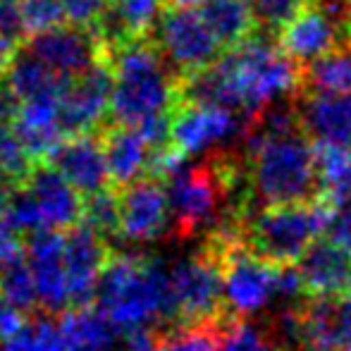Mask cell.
I'll use <instances>...</instances> for the list:
<instances>
[{
	"label": "cell",
	"instance_id": "1",
	"mask_svg": "<svg viewBox=\"0 0 351 351\" xmlns=\"http://www.w3.org/2000/svg\"><path fill=\"white\" fill-rule=\"evenodd\" d=\"M112 93L108 120L139 130L153 148L170 143V117L180 103V77L153 36L120 43L110 56Z\"/></svg>",
	"mask_w": 351,
	"mask_h": 351
},
{
	"label": "cell",
	"instance_id": "2",
	"mask_svg": "<svg viewBox=\"0 0 351 351\" xmlns=\"http://www.w3.org/2000/svg\"><path fill=\"white\" fill-rule=\"evenodd\" d=\"M239 151L244 156L246 213L263 206L328 199L315 162V146H311V136L304 130L270 136L246 130Z\"/></svg>",
	"mask_w": 351,
	"mask_h": 351
},
{
	"label": "cell",
	"instance_id": "3",
	"mask_svg": "<svg viewBox=\"0 0 351 351\" xmlns=\"http://www.w3.org/2000/svg\"><path fill=\"white\" fill-rule=\"evenodd\" d=\"M98 311L115 332L134 335L172 320L170 270L151 256H110L98 280Z\"/></svg>",
	"mask_w": 351,
	"mask_h": 351
},
{
	"label": "cell",
	"instance_id": "4",
	"mask_svg": "<svg viewBox=\"0 0 351 351\" xmlns=\"http://www.w3.org/2000/svg\"><path fill=\"white\" fill-rule=\"evenodd\" d=\"M332 201L254 208L239 217V234L251 251L278 265H296L332 220Z\"/></svg>",
	"mask_w": 351,
	"mask_h": 351
},
{
	"label": "cell",
	"instance_id": "5",
	"mask_svg": "<svg viewBox=\"0 0 351 351\" xmlns=\"http://www.w3.org/2000/svg\"><path fill=\"white\" fill-rule=\"evenodd\" d=\"M151 36L180 79L206 70L225 53L201 10L186 5H167L153 24Z\"/></svg>",
	"mask_w": 351,
	"mask_h": 351
},
{
	"label": "cell",
	"instance_id": "6",
	"mask_svg": "<svg viewBox=\"0 0 351 351\" xmlns=\"http://www.w3.org/2000/svg\"><path fill=\"white\" fill-rule=\"evenodd\" d=\"M170 323H199L225 313L222 273L217 251L208 241L170 268Z\"/></svg>",
	"mask_w": 351,
	"mask_h": 351
},
{
	"label": "cell",
	"instance_id": "7",
	"mask_svg": "<svg viewBox=\"0 0 351 351\" xmlns=\"http://www.w3.org/2000/svg\"><path fill=\"white\" fill-rule=\"evenodd\" d=\"M246 117L213 103L180 101L170 117V146L182 156H206L237 148L246 132Z\"/></svg>",
	"mask_w": 351,
	"mask_h": 351
},
{
	"label": "cell",
	"instance_id": "8",
	"mask_svg": "<svg viewBox=\"0 0 351 351\" xmlns=\"http://www.w3.org/2000/svg\"><path fill=\"white\" fill-rule=\"evenodd\" d=\"M46 67H51L60 79L79 77L91 70L96 62L110 60V48L101 36L98 27L86 24H58L48 32L34 34L24 41Z\"/></svg>",
	"mask_w": 351,
	"mask_h": 351
},
{
	"label": "cell",
	"instance_id": "9",
	"mask_svg": "<svg viewBox=\"0 0 351 351\" xmlns=\"http://www.w3.org/2000/svg\"><path fill=\"white\" fill-rule=\"evenodd\" d=\"M112 93L110 60L96 62L79 77L65 79L60 91V122L67 136L98 132L108 120Z\"/></svg>",
	"mask_w": 351,
	"mask_h": 351
},
{
	"label": "cell",
	"instance_id": "10",
	"mask_svg": "<svg viewBox=\"0 0 351 351\" xmlns=\"http://www.w3.org/2000/svg\"><path fill=\"white\" fill-rule=\"evenodd\" d=\"M120 196V234L130 241H156L172 227L167 186L160 177L143 175L117 189Z\"/></svg>",
	"mask_w": 351,
	"mask_h": 351
},
{
	"label": "cell",
	"instance_id": "11",
	"mask_svg": "<svg viewBox=\"0 0 351 351\" xmlns=\"http://www.w3.org/2000/svg\"><path fill=\"white\" fill-rule=\"evenodd\" d=\"M110 256V241L84 222L65 232V273L67 287H70V308H84L93 304L98 280Z\"/></svg>",
	"mask_w": 351,
	"mask_h": 351
},
{
	"label": "cell",
	"instance_id": "12",
	"mask_svg": "<svg viewBox=\"0 0 351 351\" xmlns=\"http://www.w3.org/2000/svg\"><path fill=\"white\" fill-rule=\"evenodd\" d=\"M36 282L38 308L46 313H65L70 308V287L65 273V232L41 230L24 241Z\"/></svg>",
	"mask_w": 351,
	"mask_h": 351
},
{
	"label": "cell",
	"instance_id": "13",
	"mask_svg": "<svg viewBox=\"0 0 351 351\" xmlns=\"http://www.w3.org/2000/svg\"><path fill=\"white\" fill-rule=\"evenodd\" d=\"M296 311L301 351H351V294L308 296Z\"/></svg>",
	"mask_w": 351,
	"mask_h": 351
},
{
	"label": "cell",
	"instance_id": "14",
	"mask_svg": "<svg viewBox=\"0 0 351 351\" xmlns=\"http://www.w3.org/2000/svg\"><path fill=\"white\" fill-rule=\"evenodd\" d=\"M46 162H51L74 189L82 191L84 199L110 186V172H108L101 132L67 136L48 156Z\"/></svg>",
	"mask_w": 351,
	"mask_h": 351
},
{
	"label": "cell",
	"instance_id": "15",
	"mask_svg": "<svg viewBox=\"0 0 351 351\" xmlns=\"http://www.w3.org/2000/svg\"><path fill=\"white\" fill-rule=\"evenodd\" d=\"M296 270L306 296L351 294V246L335 237H318L299 258Z\"/></svg>",
	"mask_w": 351,
	"mask_h": 351
},
{
	"label": "cell",
	"instance_id": "16",
	"mask_svg": "<svg viewBox=\"0 0 351 351\" xmlns=\"http://www.w3.org/2000/svg\"><path fill=\"white\" fill-rule=\"evenodd\" d=\"M24 186L29 189L46 230L67 232L77 227L84 217V194L51 165L38 162Z\"/></svg>",
	"mask_w": 351,
	"mask_h": 351
},
{
	"label": "cell",
	"instance_id": "17",
	"mask_svg": "<svg viewBox=\"0 0 351 351\" xmlns=\"http://www.w3.org/2000/svg\"><path fill=\"white\" fill-rule=\"evenodd\" d=\"M296 103L301 127L311 139L351 148V91L301 88Z\"/></svg>",
	"mask_w": 351,
	"mask_h": 351
},
{
	"label": "cell",
	"instance_id": "18",
	"mask_svg": "<svg viewBox=\"0 0 351 351\" xmlns=\"http://www.w3.org/2000/svg\"><path fill=\"white\" fill-rule=\"evenodd\" d=\"M278 43L291 60H296L301 67H306L318 60V58L337 51L347 41H344V34L339 32L337 24L320 8L311 5L294 22H289L282 29L278 34Z\"/></svg>",
	"mask_w": 351,
	"mask_h": 351
},
{
	"label": "cell",
	"instance_id": "19",
	"mask_svg": "<svg viewBox=\"0 0 351 351\" xmlns=\"http://www.w3.org/2000/svg\"><path fill=\"white\" fill-rule=\"evenodd\" d=\"M98 132H101L103 139V151H106L112 189H122V186L132 184L139 177L148 175L153 146L139 130L106 122Z\"/></svg>",
	"mask_w": 351,
	"mask_h": 351
},
{
	"label": "cell",
	"instance_id": "20",
	"mask_svg": "<svg viewBox=\"0 0 351 351\" xmlns=\"http://www.w3.org/2000/svg\"><path fill=\"white\" fill-rule=\"evenodd\" d=\"M0 82L24 103V101H36V98L60 96L65 79L58 77L51 67H46L32 51H27L22 46L10 58L8 65H5Z\"/></svg>",
	"mask_w": 351,
	"mask_h": 351
},
{
	"label": "cell",
	"instance_id": "21",
	"mask_svg": "<svg viewBox=\"0 0 351 351\" xmlns=\"http://www.w3.org/2000/svg\"><path fill=\"white\" fill-rule=\"evenodd\" d=\"M234 318L239 315L225 311L199 323H167L153 330L156 351H215Z\"/></svg>",
	"mask_w": 351,
	"mask_h": 351
},
{
	"label": "cell",
	"instance_id": "22",
	"mask_svg": "<svg viewBox=\"0 0 351 351\" xmlns=\"http://www.w3.org/2000/svg\"><path fill=\"white\" fill-rule=\"evenodd\" d=\"M58 323L62 330V351H112L115 328L98 308H67Z\"/></svg>",
	"mask_w": 351,
	"mask_h": 351
},
{
	"label": "cell",
	"instance_id": "23",
	"mask_svg": "<svg viewBox=\"0 0 351 351\" xmlns=\"http://www.w3.org/2000/svg\"><path fill=\"white\" fill-rule=\"evenodd\" d=\"M201 14L225 51L239 46L256 32L254 10L249 0H206L201 5Z\"/></svg>",
	"mask_w": 351,
	"mask_h": 351
},
{
	"label": "cell",
	"instance_id": "24",
	"mask_svg": "<svg viewBox=\"0 0 351 351\" xmlns=\"http://www.w3.org/2000/svg\"><path fill=\"white\" fill-rule=\"evenodd\" d=\"M315 162H318L325 196L335 206V201L351 186V148L315 141Z\"/></svg>",
	"mask_w": 351,
	"mask_h": 351
},
{
	"label": "cell",
	"instance_id": "25",
	"mask_svg": "<svg viewBox=\"0 0 351 351\" xmlns=\"http://www.w3.org/2000/svg\"><path fill=\"white\" fill-rule=\"evenodd\" d=\"M304 88L320 91H351V48L339 46L337 51L318 58L304 67Z\"/></svg>",
	"mask_w": 351,
	"mask_h": 351
},
{
	"label": "cell",
	"instance_id": "26",
	"mask_svg": "<svg viewBox=\"0 0 351 351\" xmlns=\"http://www.w3.org/2000/svg\"><path fill=\"white\" fill-rule=\"evenodd\" d=\"M0 351H62L60 323H56L46 311L29 315L24 328L0 344Z\"/></svg>",
	"mask_w": 351,
	"mask_h": 351
},
{
	"label": "cell",
	"instance_id": "27",
	"mask_svg": "<svg viewBox=\"0 0 351 351\" xmlns=\"http://www.w3.org/2000/svg\"><path fill=\"white\" fill-rule=\"evenodd\" d=\"M0 294L14 304L17 308H22L24 313H34L38 306V294H36V282H34V273L29 261H24V256L10 261L0 268Z\"/></svg>",
	"mask_w": 351,
	"mask_h": 351
},
{
	"label": "cell",
	"instance_id": "28",
	"mask_svg": "<svg viewBox=\"0 0 351 351\" xmlns=\"http://www.w3.org/2000/svg\"><path fill=\"white\" fill-rule=\"evenodd\" d=\"M82 222L96 230L101 237H106L108 241L120 239V196H117V189L108 186L98 194L86 196Z\"/></svg>",
	"mask_w": 351,
	"mask_h": 351
},
{
	"label": "cell",
	"instance_id": "29",
	"mask_svg": "<svg viewBox=\"0 0 351 351\" xmlns=\"http://www.w3.org/2000/svg\"><path fill=\"white\" fill-rule=\"evenodd\" d=\"M254 10L256 29L278 38V34L294 22L304 10H308L315 0H249Z\"/></svg>",
	"mask_w": 351,
	"mask_h": 351
},
{
	"label": "cell",
	"instance_id": "30",
	"mask_svg": "<svg viewBox=\"0 0 351 351\" xmlns=\"http://www.w3.org/2000/svg\"><path fill=\"white\" fill-rule=\"evenodd\" d=\"M215 351H280L270 328L251 323L249 318H234Z\"/></svg>",
	"mask_w": 351,
	"mask_h": 351
},
{
	"label": "cell",
	"instance_id": "31",
	"mask_svg": "<svg viewBox=\"0 0 351 351\" xmlns=\"http://www.w3.org/2000/svg\"><path fill=\"white\" fill-rule=\"evenodd\" d=\"M27 41V29L22 22L19 0H0V67L10 62V58Z\"/></svg>",
	"mask_w": 351,
	"mask_h": 351
},
{
	"label": "cell",
	"instance_id": "32",
	"mask_svg": "<svg viewBox=\"0 0 351 351\" xmlns=\"http://www.w3.org/2000/svg\"><path fill=\"white\" fill-rule=\"evenodd\" d=\"M19 10H22L27 38L34 36V34L48 32L58 24H65L67 19L60 0H19Z\"/></svg>",
	"mask_w": 351,
	"mask_h": 351
},
{
	"label": "cell",
	"instance_id": "33",
	"mask_svg": "<svg viewBox=\"0 0 351 351\" xmlns=\"http://www.w3.org/2000/svg\"><path fill=\"white\" fill-rule=\"evenodd\" d=\"M112 0H60L67 19L74 24H86V27H98L106 12L110 10Z\"/></svg>",
	"mask_w": 351,
	"mask_h": 351
},
{
	"label": "cell",
	"instance_id": "34",
	"mask_svg": "<svg viewBox=\"0 0 351 351\" xmlns=\"http://www.w3.org/2000/svg\"><path fill=\"white\" fill-rule=\"evenodd\" d=\"M328 234L351 246V186L335 201V213L332 220H330Z\"/></svg>",
	"mask_w": 351,
	"mask_h": 351
},
{
	"label": "cell",
	"instance_id": "35",
	"mask_svg": "<svg viewBox=\"0 0 351 351\" xmlns=\"http://www.w3.org/2000/svg\"><path fill=\"white\" fill-rule=\"evenodd\" d=\"M27 318H29V313H24L22 308L10 304V301L0 294V344L12 337L14 332H19V330L24 328V323H27Z\"/></svg>",
	"mask_w": 351,
	"mask_h": 351
},
{
	"label": "cell",
	"instance_id": "36",
	"mask_svg": "<svg viewBox=\"0 0 351 351\" xmlns=\"http://www.w3.org/2000/svg\"><path fill=\"white\" fill-rule=\"evenodd\" d=\"M24 249H27V246H24V241H22V234L3 217V220H0V268H3L5 263H10V261L19 258V256L24 254Z\"/></svg>",
	"mask_w": 351,
	"mask_h": 351
},
{
	"label": "cell",
	"instance_id": "37",
	"mask_svg": "<svg viewBox=\"0 0 351 351\" xmlns=\"http://www.w3.org/2000/svg\"><path fill=\"white\" fill-rule=\"evenodd\" d=\"M122 351H156V337H153L151 330L127 335V344Z\"/></svg>",
	"mask_w": 351,
	"mask_h": 351
},
{
	"label": "cell",
	"instance_id": "38",
	"mask_svg": "<svg viewBox=\"0 0 351 351\" xmlns=\"http://www.w3.org/2000/svg\"><path fill=\"white\" fill-rule=\"evenodd\" d=\"M12 127L0 125V191L8 194V180H5V151H8V136Z\"/></svg>",
	"mask_w": 351,
	"mask_h": 351
},
{
	"label": "cell",
	"instance_id": "39",
	"mask_svg": "<svg viewBox=\"0 0 351 351\" xmlns=\"http://www.w3.org/2000/svg\"><path fill=\"white\" fill-rule=\"evenodd\" d=\"M170 3H177V5H186V8H201L206 0H170Z\"/></svg>",
	"mask_w": 351,
	"mask_h": 351
},
{
	"label": "cell",
	"instance_id": "40",
	"mask_svg": "<svg viewBox=\"0 0 351 351\" xmlns=\"http://www.w3.org/2000/svg\"><path fill=\"white\" fill-rule=\"evenodd\" d=\"M5 217V194L0 191V220Z\"/></svg>",
	"mask_w": 351,
	"mask_h": 351
},
{
	"label": "cell",
	"instance_id": "41",
	"mask_svg": "<svg viewBox=\"0 0 351 351\" xmlns=\"http://www.w3.org/2000/svg\"><path fill=\"white\" fill-rule=\"evenodd\" d=\"M0 77H3V67H0Z\"/></svg>",
	"mask_w": 351,
	"mask_h": 351
}]
</instances>
